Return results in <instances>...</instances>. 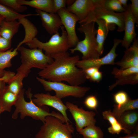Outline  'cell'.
I'll return each mask as SVG.
<instances>
[{
	"instance_id": "cell-1",
	"label": "cell",
	"mask_w": 138,
	"mask_h": 138,
	"mask_svg": "<svg viewBox=\"0 0 138 138\" xmlns=\"http://www.w3.org/2000/svg\"><path fill=\"white\" fill-rule=\"evenodd\" d=\"M54 61L38 73L41 78L48 81H65L70 85L79 86L87 79L84 72L76 65L79 60L78 55H70L67 51L52 55Z\"/></svg>"
},
{
	"instance_id": "cell-2",
	"label": "cell",
	"mask_w": 138,
	"mask_h": 138,
	"mask_svg": "<svg viewBox=\"0 0 138 138\" xmlns=\"http://www.w3.org/2000/svg\"><path fill=\"white\" fill-rule=\"evenodd\" d=\"M25 90L22 89L19 93L18 99L14 105L15 109L13 114L12 118L13 119H17L19 113H20L21 119H24L26 116H29L33 119L40 120L44 123L46 117L52 116L60 120L63 123L66 121L63 116L60 113L52 111L50 112L48 107L46 106L38 107L33 102L32 99V94L29 90L27 94L30 99L29 102L25 100L24 95Z\"/></svg>"
},
{
	"instance_id": "cell-3",
	"label": "cell",
	"mask_w": 138,
	"mask_h": 138,
	"mask_svg": "<svg viewBox=\"0 0 138 138\" xmlns=\"http://www.w3.org/2000/svg\"><path fill=\"white\" fill-rule=\"evenodd\" d=\"M18 50L21 54V64L17 69V73L24 78L27 76L31 69L35 68L43 70L54 61L50 56L44 54L39 48L28 49L20 46Z\"/></svg>"
},
{
	"instance_id": "cell-4",
	"label": "cell",
	"mask_w": 138,
	"mask_h": 138,
	"mask_svg": "<svg viewBox=\"0 0 138 138\" xmlns=\"http://www.w3.org/2000/svg\"><path fill=\"white\" fill-rule=\"evenodd\" d=\"M95 24L92 22L80 24L77 29L84 33V39L78 41L73 48L70 49L72 53L76 51L80 52L82 54V60L98 58L100 56L98 50Z\"/></svg>"
},
{
	"instance_id": "cell-5",
	"label": "cell",
	"mask_w": 138,
	"mask_h": 138,
	"mask_svg": "<svg viewBox=\"0 0 138 138\" xmlns=\"http://www.w3.org/2000/svg\"><path fill=\"white\" fill-rule=\"evenodd\" d=\"M74 130L73 125L69 122L65 124L54 117L48 116L35 137L72 138Z\"/></svg>"
},
{
	"instance_id": "cell-6",
	"label": "cell",
	"mask_w": 138,
	"mask_h": 138,
	"mask_svg": "<svg viewBox=\"0 0 138 138\" xmlns=\"http://www.w3.org/2000/svg\"><path fill=\"white\" fill-rule=\"evenodd\" d=\"M60 28L62 32L61 36L57 32L52 35L49 40L45 42H42L35 38L25 44L31 49H40L45 51L46 55L51 57L67 52L70 48L67 33L63 26Z\"/></svg>"
},
{
	"instance_id": "cell-7",
	"label": "cell",
	"mask_w": 138,
	"mask_h": 138,
	"mask_svg": "<svg viewBox=\"0 0 138 138\" xmlns=\"http://www.w3.org/2000/svg\"><path fill=\"white\" fill-rule=\"evenodd\" d=\"M104 0H95L94 9L87 17L79 23L80 24L94 22L96 19H102L107 24H114L118 26L117 31H124V13H117L108 10L104 7Z\"/></svg>"
},
{
	"instance_id": "cell-8",
	"label": "cell",
	"mask_w": 138,
	"mask_h": 138,
	"mask_svg": "<svg viewBox=\"0 0 138 138\" xmlns=\"http://www.w3.org/2000/svg\"><path fill=\"white\" fill-rule=\"evenodd\" d=\"M36 78L42 85L45 90L48 91H54L55 95L61 99L68 96L81 98L90 89L89 87L68 85L62 82L47 81L38 77H36Z\"/></svg>"
},
{
	"instance_id": "cell-9",
	"label": "cell",
	"mask_w": 138,
	"mask_h": 138,
	"mask_svg": "<svg viewBox=\"0 0 138 138\" xmlns=\"http://www.w3.org/2000/svg\"><path fill=\"white\" fill-rule=\"evenodd\" d=\"M65 105L74 120L78 132L86 126L96 124V120L94 117L96 113L94 111H86L82 107L79 108L76 105L68 101Z\"/></svg>"
},
{
	"instance_id": "cell-10",
	"label": "cell",
	"mask_w": 138,
	"mask_h": 138,
	"mask_svg": "<svg viewBox=\"0 0 138 138\" xmlns=\"http://www.w3.org/2000/svg\"><path fill=\"white\" fill-rule=\"evenodd\" d=\"M66 32L70 48L75 47L79 41L76 33V25L79 19L66 8L61 9L57 13Z\"/></svg>"
},
{
	"instance_id": "cell-11",
	"label": "cell",
	"mask_w": 138,
	"mask_h": 138,
	"mask_svg": "<svg viewBox=\"0 0 138 138\" xmlns=\"http://www.w3.org/2000/svg\"><path fill=\"white\" fill-rule=\"evenodd\" d=\"M122 41V39H114L113 47L105 56L100 58L79 60L76 63V66L83 71L90 67L100 68L101 66L103 65H115L114 60L118 55L116 52V49Z\"/></svg>"
},
{
	"instance_id": "cell-12",
	"label": "cell",
	"mask_w": 138,
	"mask_h": 138,
	"mask_svg": "<svg viewBox=\"0 0 138 138\" xmlns=\"http://www.w3.org/2000/svg\"><path fill=\"white\" fill-rule=\"evenodd\" d=\"M33 96L34 98L32 100L37 106L40 107L45 105L51 106L60 112L65 119L66 123L70 122L66 112L68 109L61 99L55 95H51L49 93H37Z\"/></svg>"
},
{
	"instance_id": "cell-13",
	"label": "cell",
	"mask_w": 138,
	"mask_h": 138,
	"mask_svg": "<svg viewBox=\"0 0 138 138\" xmlns=\"http://www.w3.org/2000/svg\"><path fill=\"white\" fill-rule=\"evenodd\" d=\"M95 5V0H76L66 8L77 17L79 24L94 9Z\"/></svg>"
},
{
	"instance_id": "cell-14",
	"label": "cell",
	"mask_w": 138,
	"mask_h": 138,
	"mask_svg": "<svg viewBox=\"0 0 138 138\" xmlns=\"http://www.w3.org/2000/svg\"><path fill=\"white\" fill-rule=\"evenodd\" d=\"M37 14L39 16L42 25L50 34H53L58 32V30L62 25L61 19L57 13H48L36 9Z\"/></svg>"
},
{
	"instance_id": "cell-15",
	"label": "cell",
	"mask_w": 138,
	"mask_h": 138,
	"mask_svg": "<svg viewBox=\"0 0 138 138\" xmlns=\"http://www.w3.org/2000/svg\"><path fill=\"white\" fill-rule=\"evenodd\" d=\"M132 45L124 52V54L121 59L115 62L123 69L132 67H138V39L135 38Z\"/></svg>"
},
{
	"instance_id": "cell-16",
	"label": "cell",
	"mask_w": 138,
	"mask_h": 138,
	"mask_svg": "<svg viewBox=\"0 0 138 138\" xmlns=\"http://www.w3.org/2000/svg\"><path fill=\"white\" fill-rule=\"evenodd\" d=\"M124 13V34L121 43L122 46L127 49L136 38V34L135 30V22L131 12L129 4L128 8Z\"/></svg>"
},
{
	"instance_id": "cell-17",
	"label": "cell",
	"mask_w": 138,
	"mask_h": 138,
	"mask_svg": "<svg viewBox=\"0 0 138 138\" xmlns=\"http://www.w3.org/2000/svg\"><path fill=\"white\" fill-rule=\"evenodd\" d=\"M124 128L127 131L128 134L138 130V111L137 109L127 111L116 118Z\"/></svg>"
},
{
	"instance_id": "cell-18",
	"label": "cell",
	"mask_w": 138,
	"mask_h": 138,
	"mask_svg": "<svg viewBox=\"0 0 138 138\" xmlns=\"http://www.w3.org/2000/svg\"><path fill=\"white\" fill-rule=\"evenodd\" d=\"M97 23L98 27L97 29L96 39L98 45V50L100 56L103 53L104 45L105 39L109 30L115 28L116 25L107 24L103 20L96 19L94 21Z\"/></svg>"
},
{
	"instance_id": "cell-19",
	"label": "cell",
	"mask_w": 138,
	"mask_h": 138,
	"mask_svg": "<svg viewBox=\"0 0 138 138\" xmlns=\"http://www.w3.org/2000/svg\"><path fill=\"white\" fill-rule=\"evenodd\" d=\"M20 24L16 20L9 21L4 19L1 25L0 35L7 40H12L14 35L18 32Z\"/></svg>"
},
{
	"instance_id": "cell-20",
	"label": "cell",
	"mask_w": 138,
	"mask_h": 138,
	"mask_svg": "<svg viewBox=\"0 0 138 138\" xmlns=\"http://www.w3.org/2000/svg\"><path fill=\"white\" fill-rule=\"evenodd\" d=\"M103 118L108 120L111 125L108 128L109 133L112 134H119L121 132L128 134L126 130L117 119L111 110L105 111L102 112Z\"/></svg>"
},
{
	"instance_id": "cell-21",
	"label": "cell",
	"mask_w": 138,
	"mask_h": 138,
	"mask_svg": "<svg viewBox=\"0 0 138 138\" xmlns=\"http://www.w3.org/2000/svg\"><path fill=\"white\" fill-rule=\"evenodd\" d=\"M18 2L21 5H27L36 9L48 13H55L53 0H18Z\"/></svg>"
},
{
	"instance_id": "cell-22",
	"label": "cell",
	"mask_w": 138,
	"mask_h": 138,
	"mask_svg": "<svg viewBox=\"0 0 138 138\" xmlns=\"http://www.w3.org/2000/svg\"><path fill=\"white\" fill-rule=\"evenodd\" d=\"M18 95H17L9 89L8 86L0 95V104L4 111L10 112L12 107L16 102Z\"/></svg>"
},
{
	"instance_id": "cell-23",
	"label": "cell",
	"mask_w": 138,
	"mask_h": 138,
	"mask_svg": "<svg viewBox=\"0 0 138 138\" xmlns=\"http://www.w3.org/2000/svg\"><path fill=\"white\" fill-rule=\"evenodd\" d=\"M18 21L24 26L25 31V36L24 38L18 45L19 47L23 43H26L31 41L35 38L38 31L36 27L26 17L18 19Z\"/></svg>"
},
{
	"instance_id": "cell-24",
	"label": "cell",
	"mask_w": 138,
	"mask_h": 138,
	"mask_svg": "<svg viewBox=\"0 0 138 138\" xmlns=\"http://www.w3.org/2000/svg\"><path fill=\"white\" fill-rule=\"evenodd\" d=\"M0 15L7 21H13L28 16L38 15L31 13L22 14L18 13L10 8L0 4Z\"/></svg>"
},
{
	"instance_id": "cell-25",
	"label": "cell",
	"mask_w": 138,
	"mask_h": 138,
	"mask_svg": "<svg viewBox=\"0 0 138 138\" xmlns=\"http://www.w3.org/2000/svg\"><path fill=\"white\" fill-rule=\"evenodd\" d=\"M17 47L13 50V48L4 52H0V69L4 70L12 66L11 60L18 54Z\"/></svg>"
},
{
	"instance_id": "cell-26",
	"label": "cell",
	"mask_w": 138,
	"mask_h": 138,
	"mask_svg": "<svg viewBox=\"0 0 138 138\" xmlns=\"http://www.w3.org/2000/svg\"><path fill=\"white\" fill-rule=\"evenodd\" d=\"M79 133L83 135V138H103L104 136L101 129L95 125L86 126Z\"/></svg>"
},
{
	"instance_id": "cell-27",
	"label": "cell",
	"mask_w": 138,
	"mask_h": 138,
	"mask_svg": "<svg viewBox=\"0 0 138 138\" xmlns=\"http://www.w3.org/2000/svg\"><path fill=\"white\" fill-rule=\"evenodd\" d=\"M24 77L22 76L16 74L7 83L9 90L13 93L18 95L23 87L22 80Z\"/></svg>"
},
{
	"instance_id": "cell-28",
	"label": "cell",
	"mask_w": 138,
	"mask_h": 138,
	"mask_svg": "<svg viewBox=\"0 0 138 138\" xmlns=\"http://www.w3.org/2000/svg\"><path fill=\"white\" fill-rule=\"evenodd\" d=\"M138 109V99H130L125 104L119 108L114 107L112 111L116 118L120 116L125 112Z\"/></svg>"
},
{
	"instance_id": "cell-29",
	"label": "cell",
	"mask_w": 138,
	"mask_h": 138,
	"mask_svg": "<svg viewBox=\"0 0 138 138\" xmlns=\"http://www.w3.org/2000/svg\"><path fill=\"white\" fill-rule=\"evenodd\" d=\"M138 83V73L133 74L117 79L115 83L109 86V90H112L118 85H135Z\"/></svg>"
},
{
	"instance_id": "cell-30",
	"label": "cell",
	"mask_w": 138,
	"mask_h": 138,
	"mask_svg": "<svg viewBox=\"0 0 138 138\" xmlns=\"http://www.w3.org/2000/svg\"><path fill=\"white\" fill-rule=\"evenodd\" d=\"M103 6L107 10L114 12L122 13L126 10L118 0H104Z\"/></svg>"
},
{
	"instance_id": "cell-31",
	"label": "cell",
	"mask_w": 138,
	"mask_h": 138,
	"mask_svg": "<svg viewBox=\"0 0 138 138\" xmlns=\"http://www.w3.org/2000/svg\"><path fill=\"white\" fill-rule=\"evenodd\" d=\"M18 1V0H0V4L10 8L18 13L23 12L27 8L25 5H21Z\"/></svg>"
},
{
	"instance_id": "cell-32",
	"label": "cell",
	"mask_w": 138,
	"mask_h": 138,
	"mask_svg": "<svg viewBox=\"0 0 138 138\" xmlns=\"http://www.w3.org/2000/svg\"><path fill=\"white\" fill-rule=\"evenodd\" d=\"M111 73L115 77L118 79L131 74L138 73V67H130L123 69L114 67Z\"/></svg>"
},
{
	"instance_id": "cell-33",
	"label": "cell",
	"mask_w": 138,
	"mask_h": 138,
	"mask_svg": "<svg viewBox=\"0 0 138 138\" xmlns=\"http://www.w3.org/2000/svg\"><path fill=\"white\" fill-rule=\"evenodd\" d=\"M113 99L116 103L114 107L118 109L126 103L130 98L126 92L120 91L113 95Z\"/></svg>"
},
{
	"instance_id": "cell-34",
	"label": "cell",
	"mask_w": 138,
	"mask_h": 138,
	"mask_svg": "<svg viewBox=\"0 0 138 138\" xmlns=\"http://www.w3.org/2000/svg\"><path fill=\"white\" fill-rule=\"evenodd\" d=\"M84 103L88 108L96 110L98 106V102L96 96L91 95L88 96L86 98Z\"/></svg>"
},
{
	"instance_id": "cell-35",
	"label": "cell",
	"mask_w": 138,
	"mask_h": 138,
	"mask_svg": "<svg viewBox=\"0 0 138 138\" xmlns=\"http://www.w3.org/2000/svg\"><path fill=\"white\" fill-rule=\"evenodd\" d=\"M131 3L130 4L131 13L133 17L135 24H138V0H131Z\"/></svg>"
},
{
	"instance_id": "cell-36",
	"label": "cell",
	"mask_w": 138,
	"mask_h": 138,
	"mask_svg": "<svg viewBox=\"0 0 138 138\" xmlns=\"http://www.w3.org/2000/svg\"><path fill=\"white\" fill-rule=\"evenodd\" d=\"M11 45L12 40H7L0 35V52H4L9 50Z\"/></svg>"
},
{
	"instance_id": "cell-37",
	"label": "cell",
	"mask_w": 138,
	"mask_h": 138,
	"mask_svg": "<svg viewBox=\"0 0 138 138\" xmlns=\"http://www.w3.org/2000/svg\"><path fill=\"white\" fill-rule=\"evenodd\" d=\"M53 2L55 13L61 9L66 8V0H53Z\"/></svg>"
},
{
	"instance_id": "cell-38",
	"label": "cell",
	"mask_w": 138,
	"mask_h": 138,
	"mask_svg": "<svg viewBox=\"0 0 138 138\" xmlns=\"http://www.w3.org/2000/svg\"><path fill=\"white\" fill-rule=\"evenodd\" d=\"M102 72L98 70L94 73L89 79L91 81L98 82L102 79Z\"/></svg>"
},
{
	"instance_id": "cell-39",
	"label": "cell",
	"mask_w": 138,
	"mask_h": 138,
	"mask_svg": "<svg viewBox=\"0 0 138 138\" xmlns=\"http://www.w3.org/2000/svg\"><path fill=\"white\" fill-rule=\"evenodd\" d=\"M15 73L10 71H6L2 77L1 78L6 83H8L15 75Z\"/></svg>"
},
{
	"instance_id": "cell-40",
	"label": "cell",
	"mask_w": 138,
	"mask_h": 138,
	"mask_svg": "<svg viewBox=\"0 0 138 138\" xmlns=\"http://www.w3.org/2000/svg\"><path fill=\"white\" fill-rule=\"evenodd\" d=\"M99 68L97 67H90L83 70L87 79H89L94 73L99 70Z\"/></svg>"
},
{
	"instance_id": "cell-41",
	"label": "cell",
	"mask_w": 138,
	"mask_h": 138,
	"mask_svg": "<svg viewBox=\"0 0 138 138\" xmlns=\"http://www.w3.org/2000/svg\"><path fill=\"white\" fill-rule=\"evenodd\" d=\"M119 138H138V131H136L134 133L128 134L123 137H120Z\"/></svg>"
},
{
	"instance_id": "cell-42",
	"label": "cell",
	"mask_w": 138,
	"mask_h": 138,
	"mask_svg": "<svg viewBox=\"0 0 138 138\" xmlns=\"http://www.w3.org/2000/svg\"><path fill=\"white\" fill-rule=\"evenodd\" d=\"M122 7L126 10L128 9L129 7V5H128L127 0H118Z\"/></svg>"
},
{
	"instance_id": "cell-43",
	"label": "cell",
	"mask_w": 138,
	"mask_h": 138,
	"mask_svg": "<svg viewBox=\"0 0 138 138\" xmlns=\"http://www.w3.org/2000/svg\"><path fill=\"white\" fill-rule=\"evenodd\" d=\"M6 83L0 78V95L5 88Z\"/></svg>"
},
{
	"instance_id": "cell-44",
	"label": "cell",
	"mask_w": 138,
	"mask_h": 138,
	"mask_svg": "<svg viewBox=\"0 0 138 138\" xmlns=\"http://www.w3.org/2000/svg\"><path fill=\"white\" fill-rule=\"evenodd\" d=\"M75 0H66V4L68 6H69L72 4Z\"/></svg>"
},
{
	"instance_id": "cell-45",
	"label": "cell",
	"mask_w": 138,
	"mask_h": 138,
	"mask_svg": "<svg viewBox=\"0 0 138 138\" xmlns=\"http://www.w3.org/2000/svg\"><path fill=\"white\" fill-rule=\"evenodd\" d=\"M5 71L4 70L0 69V78L2 77L3 76Z\"/></svg>"
},
{
	"instance_id": "cell-46",
	"label": "cell",
	"mask_w": 138,
	"mask_h": 138,
	"mask_svg": "<svg viewBox=\"0 0 138 138\" xmlns=\"http://www.w3.org/2000/svg\"><path fill=\"white\" fill-rule=\"evenodd\" d=\"M4 18L2 16L0 15V30L1 28V25L2 22L4 19Z\"/></svg>"
},
{
	"instance_id": "cell-47",
	"label": "cell",
	"mask_w": 138,
	"mask_h": 138,
	"mask_svg": "<svg viewBox=\"0 0 138 138\" xmlns=\"http://www.w3.org/2000/svg\"><path fill=\"white\" fill-rule=\"evenodd\" d=\"M4 111L2 109L1 106L0 104V114H1L2 113L4 112Z\"/></svg>"
}]
</instances>
